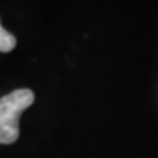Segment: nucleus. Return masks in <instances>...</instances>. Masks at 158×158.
Returning <instances> with one entry per match:
<instances>
[{
	"mask_svg": "<svg viewBox=\"0 0 158 158\" xmlns=\"http://www.w3.org/2000/svg\"><path fill=\"white\" fill-rule=\"evenodd\" d=\"M15 47H16V37L6 29H3L2 24H0V52L3 53L11 52Z\"/></svg>",
	"mask_w": 158,
	"mask_h": 158,
	"instance_id": "obj_2",
	"label": "nucleus"
},
{
	"mask_svg": "<svg viewBox=\"0 0 158 158\" xmlns=\"http://www.w3.org/2000/svg\"><path fill=\"white\" fill-rule=\"evenodd\" d=\"M34 102V92L18 89L0 98V143H13L19 137V116Z\"/></svg>",
	"mask_w": 158,
	"mask_h": 158,
	"instance_id": "obj_1",
	"label": "nucleus"
}]
</instances>
